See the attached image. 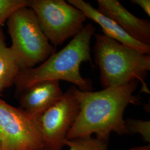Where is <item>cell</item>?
<instances>
[{
	"label": "cell",
	"mask_w": 150,
	"mask_h": 150,
	"mask_svg": "<svg viewBox=\"0 0 150 150\" xmlns=\"http://www.w3.org/2000/svg\"><path fill=\"white\" fill-rule=\"evenodd\" d=\"M138 86L134 81L123 86L99 91H81L74 87L80 110L66 139L92 136L108 143L111 132L129 134L123 112L129 104L138 105L139 98L134 95Z\"/></svg>",
	"instance_id": "cell-1"
},
{
	"label": "cell",
	"mask_w": 150,
	"mask_h": 150,
	"mask_svg": "<svg viewBox=\"0 0 150 150\" xmlns=\"http://www.w3.org/2000/svg\"><path fill=\"white\" fill-rule=\"evenodd\" d=\"M95 27L87 23L64 48L51 55L36 67L20 71L14 81L17 93L21 94L30 86L46 80L65 81L72 83L80 91H92V82L81 74V64H92L90 43Z\"/></svg>",
	"instance_id": "cell-2"
},
{
	"label": "cell",
	"mask_w": 150,
	"mask_h": 150,
	"mask_svg": "<svg viewBox=\"0 0 150 150\" xmlns=\"http://www.w3.org/2000/svg\"><path fill=\"white\" fill-rule=\"evenodd\" d=\"M95 61L100 71L103 88L140 81L142 90L150 93L145 83L150 70V54L141 53L103 34L95 33Z\"/></svg>",
	"instance_id": "cell-3"
},
{
	"label": "cell",
	"mask_w": 150,
	"mask_h": 150,
	"mask_svg": "<svg viewBox=\"0 0 150 150\" xmlns=\"http://www.w3.org/2000/svg\"><path fill=\"white\" fill-rule=\"evenodd\" d=\"M7 25L11 48L23 69L42 64L54 53L55 47L45 36L30 8L23 7L15 11L8 18Z\"/></svg>",
	"instance_id": "cell-4"
},
{
	"label": "cell",
	"mask_w": 150,
	"mask_h": 150,
	"mask_svg": "<svg viewBox=\"0 0 150 150\" xmlns=\"http://www.w3.org/2000/svg\"><path fill=\"white\" fill-rule=\"evenodd\" d=\"M30 8L48 41L54 47L74 38L84 27L85 13L64 0H29Z\"/></svg>",
	"instance_id": "cell-5"
},
{
	"label": "cell",
	"mask_w": 150,
	"mask_h": 150,
	"mask_svg": "<svg viewBox=\"0 0 150 150\" xmlns=\"http://www.w3.org/2000/svg\"><path fill=\"white\" fill-rule=\"evenodd\" d=\"M0 140V150L45 149L36 120L1 98Z\"/></svg>",
	"instance_id": "cell-6"
},
{
	"label": "cell",
	"mask_w": 150,
	"mask_h": 150,
	"mask_svg": "<svg viewBox=\"0 0 150 150\" xmlns=\"http://www.w3.org/2000/svg\"><path fill=\"white\" fill-rule=\"evenodd\" d=\"M75 86H71L52 107L35 118L43 139L45 149L61 150L80 110L75 96Z\"/></svg>",
	"instance_id": "cell-7"
},
{
	"label": "cell",
	"mask_w": 150,
	"mask_h": 150,
	"mask_svg": "<svg viewBox=\"0 0 150 150\" xmlns=\"http://www.w3.org/2000/svg\"><path fill=\"white\" fill-rule=\"evenodd\" d=\"M98 8L108 17L134 40L150 46V22L137 17L117 0H97Z\"/></svg>",
	"instance_id": "cell-8"
},
{
	"label": "cell",
	"mask_w": 150,
	"mask_h": 150,
	"mask_svg": "<svg viewBox=\"0 0 150 150\" xmlns=\"http://www.w3.org/2000/svg\"><path fill=\"white\" fill-rule=\"evenodd\" d=\"M64 93L59 81L38 82L21 93L20 108L35 119L58 102Z\"/></svg>",
	"instance_id": "cell-9"
},
{
	"label": "cell",
	"mask_w": 150,
	"mask_h": 150,
	"mask_svg": "<svg viewBox=\"0 0 150 150\" xmlns=\"http://www.w3.org/2000/svg\"><path fill=\"white\" fill-rule=\"evenodd\" d=\"M67 2L82 11L87 18L98 24L105 36L141 53L150 54V46L140 43L131 38L113 20L100 13L90 4L83 0H68Z\"/></svg>",
	"instance_id": "cell-10"
},
{
	"label": "cell",
	"mask_w": 150,
	"mask_h": 150,
	"mask_svg": "<svg viewBox=\"0 0 150 150\" xmlns=\"http://www.w3.org/2000/svg\"><path fill=\"white\" fill-rule=\"evenodd\" d=\"M22 66L11 47L5 42V36L0 30V93L14 84Z\"/></svg>",
	"instance_id": "cell-11"
},
{
	"label": "cell",
	"mask_w": 150,
	"mask_h": 150,
	"mask_svg": "<svg viewBox=\"0 0 150 150\" xmlns=\"http://www.w3.org/2000/svg\"><path fill=\"white\" fill-rule=\"evenodd\" d=\"M64 145L69 146V150H108V143L92 136L66 139Z\"/></svg>",
	"instance_id": "cell-12"
},
{
	"label": "cell",
	"mask_w": 150,
	"mask_h": 150,
	"mask_svg": "<svg viewBox=\"0 0 150 150\" xmlns=\"http://www.w3.org/2000/svg\"><path fill=\"white\" fill-rule=\"evenodd\" d=\"M29 0H0V30L1 26L17 10L28 7Z\"/></svg>",
	"instance_id": "cell-13"
},
{
	"label": "cell",
	"mask_w": 150,
	"mask_h": 150,
	"mask_svg": "<svg viewBox=\"0 0 150 150\" xmlns=\"http://www.w3.org/2000/svg\"><path fill=\"white\" fill-rule=\"evenodd\" d=\"M126 121V125L129 134H139L143 140L150 142V121L129 118Z\"/></svg>",
	"instance_id": "cell-14"
},
{
	"label": "cell",
	"mask_w": 150,
	"mask_h": 150,
	"mask_svg": "<svg viewBox=\"0 0 150 150\" xmlns=\"http://www.w3.org/2000/svg\"><path fill=\"white\" fill-rule=\"evenodd\" d=\"M131 3L139 6V7L150 16V0H131Z\"/></svg>",
	"instance_id": "cell-15"
},
{
	"label": "cell",
	"mask_w": 150,
	"mask_h": 150,
	"mask_svg": "<svg viewBox=\"0 0 150 150\" xmlns=\"http://www.w3.org/2000/svg\"><path fill=\"white\" fill-rule=\"evenodd\" d=\"M127 150H150V145L142 146H139V147H132V148L129 149Z\"/></svg>",
	"instance_id": "cell-16"
},
{
	"label": "cell",
	"mask_w": 150,
	"mask_h": 150,
	"mask_svg": "<svg viewBox=\"0 0 150 150\" xmlns=\"http://www.w3.org/2000/svg\"><path fill=\"white\" fill-rule=\"evenodd\" d=\"M0 147H1V140H0Z\"/></svg>",
	"instance_id": "cell-17"
},
{
	"label": "cell",
	"mask_w": 150,
	"mask_h": 150,
	"mask_svg": "<svg viewBox=\"0 0 150 150\" xmlns=\"http://www.w3.org/2000/svg\"><path fill=\"white\" fill-rule=\"evenodd\" d=\"M46 150V149H44V150Z\"/></svg>",
	"instance_id": "cell-18"
}]
</instances>
